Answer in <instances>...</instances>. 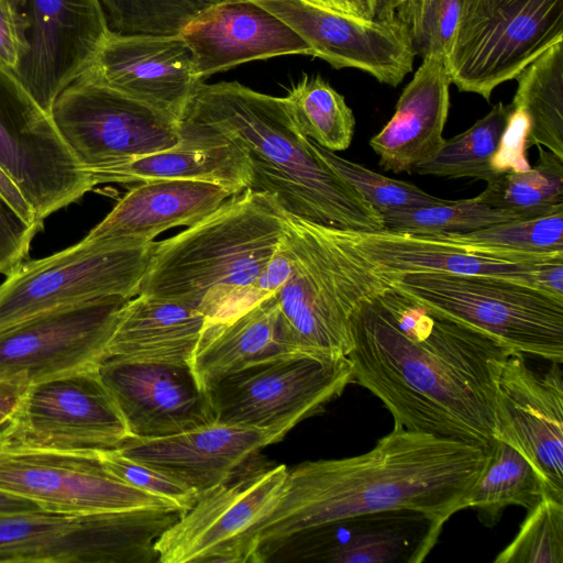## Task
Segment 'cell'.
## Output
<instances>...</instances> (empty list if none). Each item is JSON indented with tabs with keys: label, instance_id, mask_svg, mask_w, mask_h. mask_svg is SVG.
I'll return each instance as SVG.
<instances>
[{
	"label": "cell",
	"instance_id": "1",
	"mask_svg": "<svg viewBox=\"0 0 563 563\" xmlns=\"http://www.w3.org/2000/svg\"><path fill=\"white\" fill-rule=\"evenodd\" d=\"M351 325L354 383L384 404L394 424L489 451L498 439L497 383L514 351L391 285Z\"/></svg>",
	"mask_w": 563,
	"mask_h": 563
},
{
	"label": "cell",
	"instance_id": "2",
	"mask_svg": "<svg viewBox=\"0 0 563 563\" xmlns=\"http://www.w3.org/2000/svg\"><path fill=\"white\" fill-rule=\"evenodd\" d=\"M481 446L394 424L369 451L288 468L276 506L249 533L247 563H264L290 537L338 519L412 509L445 523L486 462Z\"/></svg>",
	"mask_w": 563,
	"mask_h": 563
},
{
	"label": "cell",
	"instance_id": "3",
	"mask_svg": "<svg viewBox=\"0 0 563 563\" xmlns=\"http://www.w3.org/2000/svg\"><path fill=\"white\" fill-rule=\"evenodd\" d=\"M179 125L238 145L251 167L247 189L271 195L288 214L342 230L385 229L382 214L300 131L285 97L238 81H202Z\"/></svg>",
	"mask_w": 563,
	"mask_h": 563
},
{
	"label": "cell",
	"instance_id": "4",
	"mask_svg": "<svg viewBox=\"0 0 563 563\" xmlns=\"http://www.w3.org/2000/svg\"><path fill=\"white\" fill-rule=\"evenodd\" d=\"M286 228V211L271 195L245 189L155 242L139 294L189 306L206 323L231 320L261 301L253 285Z\"/></svg>",
	"mask_w": 563,
	"mask_h": 563
},
{
	"label": "cell",
	"instance_id": "5",
	"mask_svg": "<svg viewBox=\"0 0 563 563\" xmlns=\"http://www.w3.org/2000/svg\"><path fill=\"white\" fill-rule=\"evenodd\" d=\"M286 222L294 268L274 294L282 344L294 353L347 357L353 314L390 283L338 229L287 212Z\"/></svg>",
	"mask_w": 563,
	"mask_h": 563
},
{
	"label": "cell",
	"instance_id": "6",
	"mask_svg": "<svg viewBox=\"0 0 563 563\" xmlns=\"http://www.w3.org/2000/svg\"><path fill=\"white\" fill-rule=\"evenodd\" d=\"M382 274L401 294L514 352L563 363V296L487 275L437 271Z\"/></svg>",
	"mask_w": 563,
	"mask_h": 563
},
{
	"label": "cell",
	"instance_id": "7",
	"mask_svg": "<svg viewBox=\"0 0 563 563\" xmlns=\"http://www.w3.org/2000/svg\"><path fill=\"white\" fill-rule=\"evenodd\" d=\"M184 511L139 509L0 516V563H153L156 542Z\"/></svg>",
	"mask_w": 563,
	"mask_h": 563
},
{
	"label": "cell",
	"instance_id": "8",
	"mask_svg": "<svg viewBox=\"0 0 563 563\" xmlns=\"http://www.w3.org/2000/svg\"><path fill=\"white\" fill-rule=\"evenodd\" d=\"M155 242L84 239L22 262L0 284V330L57 308L139 295Z\"/></svg>",
	"mask_w": 563,
	"mask_h": 563
},
{
	"label": "cell",
	"instance_id": "9",
	"mask_svg": "<svg viewBox=\"0 0 563 563\" xmlns=\"http://www.w3.org/2000/svg\"><path fill=\"white\" fill-rule=\"evenodd\" d=\"M563 42V0H464L445 56L459 90L487 101L500 84Z\"/></svg>",
	"mask_w": 563,
	"mask_h": 563
},
{
	"label": "cell",
	"instance_id": "10",
	"mask_svg": "<svg viewBox=\"0 0 563 563\" xmlns=\"http://www.w3.org/2000/svg\"><path fill=\"white\" fill-rule=\"evenodd\" d=\"M352 383L347 357L280 352L222 378L208 394L214 421L286 435L300 421L322 412Z\"/></svg>",
	"mask_w": 563,
	"mask_h": 563
},
{
	"label": "cell",
	"instance_id": "11",
	"mask_svg": "<svg viewBox=\"0 0 563 563\" xmlns=\"http://www.w3.org/2000/svg\"><path fill=\"white\" fill-rule=\"evenodd\" d=\"M0 168L42 222L95 187L52 115L1 66Z\"/></svg>",
	"mask_w": 563,
	"mask_h": 563
},
{
	"label": "cell",
	"instance_id": "12",
	"mask_svg": "<svg viewBox=\"0 0 563 563\" xmlns=\"http://www.w3.org/2000/svg\"><path fill=\"white\" fill-rule=\"evenodd\" d=\"M288 467L250 462L198 495L157 540L158 563H247L246 539L276 506Z\"/></svg>",
	"mask_w": 563,
	"mask_h": 563
},
{
	"label": "cell",
	"instance_id": "13",
	"mask_svg": "<svg viewBox=\"0 0 563 563\" xmlns=\"http://www.w3.org/2000/svg\"><path fill=\"white\" fill-rule=\"evenodd\" d=\"M51 115L87 172L168 150L180 141L179 121L84 78L60 92Z\"/></svg>",
	"mask_w": 563,
	"mask_h": 563
},
{
	"label": "cell",
	"instance_id": "14",
	"mask_svg": "<svg viewBox=\"0 0 563 563\" xmlns=\"http://www.w3.org/2000/svg\"><path fill=\"white\" fill-rule=\"evenodd\" d=\"M130 438L96 367L27 387L7 449L97 452L118 449Z\"/></svg>",
	"mask_w": 563,
	"mask_h": 563
},
{
	"label": "cell",
	"instance_id": "15",
	"mask_svg": "<svg viewBox=\"0 0 563 563\" xmlns=\"http://www.w3.org/2000/svg\"><path fill=\"white\" fill-rule=\"evenodd\" d=\"M128 300L113 296L62 307L0 330V378L30 387L98 367Z\"/></svg>",
	"mask_w": 563,
	"mask_h": 563
},
{
	"label": "cell",
	"instance_id": "16",
	"mask_svg": "<svg viewBox=\"0 0 563 563\" xmlns=\"http://www.w3.org/2000/svg\"><path fill=\"white\" fill-rule=\"evenodd\" d=\"M0 488L66 514L181 510L113 475L97 452L1 449Z\"/></svg>",
	"mask_w": 563,
	"mask_h": 563
},
{
	"label": "cell",
	"instance_id": "17",
	"mask_svg": "<svg viewBox=\"0 0 563 563\" xmlns=\"http://www.w3.org/2000/svg\"><path fill=\"white\" fill-rule=\"evenodd\" d=\"M380 273L437 271L496 276L563 296V254H520L461 244L443 234L338 229Z\"/></svg>",
	"mask_w": 563,
	"mask_h": 563
},
{
	"label": "cell",
	"instance_id": "18",
	"mask_svg": "<svg viewBox=\"0 0 563 563\" xmlns=\"http://www.w3.org/2000/svg\"><path fill=\"white\" fill-rule=\"evenodd\" d=\"M552 362L547 371L529 366L525 354L511 352L496 389L498 439L521 453L541 477L545 496L563 501V372Z\"/></svg>",
	"mask_w": 563,
	"mask_h": 563
},
{
	"label": "cell",
	"instance_id": "19",
	"mask_svg": "<svg viewBox=\"0 0 563 563\" xmlns=\"http://www.w3.org/2000/svg\"><path fill=\"white\" fill-rule=\"evenodd\" d=\"M443 525L412 509L355 515L290 537L265 562L421 563L437 544Z\"/></svg>",
	"mask_w": 563,
	"mask_h": 563
},
{
	"label": "cell",
	"instance_id": "20",
	"mask_svg": "<svg viewBox=\"0 0 563 563\" xmlns=\"http://www.w3.org/2000/svg\"><path fill=\"white\" fill-rule=\"evenodd\" d=\"M276 15L312 49L340 69L352 67L396 87L412 70L415 53L395 16L363 20L305 0H252Z\"/></svg>",
	"mask_w": 563,
	"mask_h": 563
},
{
	"label": "cell",
	"instance_id": "21",
	"mask_svg": "<svg viewBox=\"0 0 563 563\" xmlns=\"http://www.w3.org/2000/svg\"><path fill=\"white\" fill-rule=\"evenodd\" d=\"M30 49L16 77L51 114L60 92L93 64L109 37L98 0H25Z\"/></svg>",
	"mask_w": 563,
	"mask_h": 563
},
{
	"label": "cell",
	"instance_id": "22",
	"mask_svg": "<svg viewBox=\"0 0 563 563\" xmlns=\"http://www.w3.org/2000/svg\"><path fill=\"white\" fill-rule=\"evenodd\" d=\"M97 371L131 438L170 435L214 421L209 394L189 364L103 358Z\"/></svg>",
	"mask_w": 563,
	"mask_h": 563
},
{
	"label": "cell",
	"instance_id": "23",
	"mask_svg": "<svg viewBox=\"0 0 563 563\" xmlns=\"http://www.w3.org/2000/svg\"><path fill=\"white\" fill-rule=\"evenodd\" d=\"M84 78L147 104L179 121L202 80L181 35H109Z\"/></svg>",
	"mask_w": 563,
	"mask_h": 563
},
{
	"label": "cell",
	"instance_id": "24",
	"mask_svg": "<svg viewBox=\"0 0 563 563\" xmlns=\"http://www.w3.org/2000/svg\"><path fill=\"white\" fill-rule=\"evenodd\" d=\"M284 437L273 429L212 421L170 435L130 438L118 450L199 495L231 478L263 448Z\"/></svg>",
	"mask_w": 563,
	"mask_h": 563
},
{
	"label": "cell",
	"instance_id": "25",
	"mask_svg": "<svg viewBox=\"0 0 563 563\" xmlns=\"http://www.w3.org/2000/svg\"><path fill=\"white\" fill-rule=\"evenodd\" d=\"M202 80L240 64L280 55H313L285 22L252 0H222L180 34Z\"/></svg>",
	"mask_w": 563,
	"mask_h": 563
},
{
	"label": "cell",
	"instance_id": "26",
	"mask_svg": "<svg viewBox=\"0 0 563 563\" xmlns=\"http://www.w3.org/2000/svg\"><path fill=\"white\" fill-rule=\"evenodd\" d=\"M450 85L445 58H423L402 90L391 119L369 140L385 170L410 174L441 147L450 109Z\"/></svg>",
	"mask_w": 563,
	"mask_h": 563
},
{
	"label": "cell",
	"instance_id": "27",
	"mask_svg": "<svg viewBox=\"0 0 563 563\" xmlns=\"http://www.w3.org/2000/svg\"><path fill=\"white\" fill-rule=\"evenodd\" d=\"M233 194L207 181L157 179L128 191L86 239L153 242L162 232L190 227L217 210Z\"/></svg>",
	"mask_w": 563,
	"mask_h": 563
},
{
	"label": "cell",
	"instance_id": "28",
	"mask_svg": "<svg viewBox=\"0 0 563 563\" xmlns=\"http://www.w3.org/2000/svg\"><path fill=\"white\" fill-rule=\"evenodd\" d=\"M88 173L93 186L157 179L200 180L220 185L236 195L251 184L249 161L238 145L184 128H180L179 143L172 148Z\"/></svg>",
	"mask_w": 563,
	"mask_h": 563
},
{
	"label": "cell",
	"instance_id": "29",
	"mask_svg": "<svg viewBox=\"0 0 563 563\" xmlns=\"http://www.w3.org/2000/svg\"><path fill=\"white\" fill-rule=\"evenodd\" d=\"M206 321L189 306L139 294L119 310L104 358L190 365Z\"/></svg>",
	"mask_w": 563,
	"mask_h": 563
},
{
	"label": "cell",
	"instance_id": "30",
	"mask_svg": "<svg viewBox=\"0 0 563 563\" xmlns=\"http://www.w3.org/2000/svg\"><path fill=\"white\" fill-rule=\"evenodd\" d=\"M280 352L289 351L279 338L278 303L273 294L231 320L206 323L190 367L208 391L222 378Z\"/></svg>",
	"mask_w": 563,
	"mask_h": 563
},
{
	"label": "cell",
	"instance_id": "31",
	"mask_svg": "<svg viewBox=\"0 0 563 563\" xmlns=\"http://www.w3.org/2000/svg\"><path fill=\"white\" fill-rule=\"evenodd\" d=\"M545 496L543 482L530 462L503 440L492 444L484 467L462 500V510L473 508L479 521L496 526L505 509L528 510Z\"/></svg>",
	"mask_w": 563,
	"mask_h": 563
},
{
	"label": "cell",
	"instance_id": "32",
	"mask_svg": "<svg viewBox=\"0 0 563 563\" xmlns=\"http://www.w3.org/2000/svg\"><path fill=\"white\" fill-rule=\"evenodd\" d=\"M516 79L511 106L527 119V148L541 145L563 158V42L549 47Z\"/></svg>",
	"mask_w": 563,
	"mask_h": 563
},
{
	"label": "cell",
	"instance_id": "33",
	"mask_svg": "<svg viewBox=\"0 0 563 563\" xmlns=\"http://www.w3.org/2000/svg\"><path fill=\"white\" fill-rule=\"evenodd\" d=\"M514 112L498 102L466 131L444 140L441 147L417 165L412 173L449 178H474L487 183L500 176L494 167L503 135Z\"/></svg>",
	"mask_w": 563,
	"mask_h": 563
},
{
	"label": "cell",
	"instance_id": "34",
	"mask_svg": "<svg viewBox=\"0 0 563 563\" xmlns=\"http://www.w3.org/2000/svg\"><path fill=\"white\" fill-rule=\"evenodd\" d=\"M534 167L509 172L487 183L476 198L520 218L543 217L563 208V158L537 145Z\"/></svg>",
	"mask_w": 563,
	"mask_h": 563
},
{
	"label": "cell",
	"instance_id": "35",
	"mask_svg": "<svg viewBox=\"0 0 563 563\" xmlns=\"http://www.w3.org/2000/svg\"><path fill=\"white\" fill-rule=\"evenodd\" d=\"M300 131L321 147L346 150L353 139L355 119L345 99L320 76L303 77L285 97Z\"/></svg>",
	"mask_w": 563,
	"mask_h": 563
},
{
	"label": "cell",
	"instance_id": "36",
	"mask_svg": "<svg viewBox=\"0 0 563 563\" xmlns=\"http://www.w3.org/2000/svg\"><path fill=\"white\" fill-rule=\"evenodd\" d=\"M110 35H180L200 14L222 0H98Z\"/></svg>",
	"mask_w": 563,
	"mask_h": 563
},
{
	"label": "cell",
	"instance_id": "37",
	"mask_svg": "<svg viewBox=\"0 0 563 563\" xmlns=\"http://www.w3.org/2000/svg\"><path fill=\"white\" fill-rule=\"evenodd\" d=\"M385 229L421 234L467 233L518 219L516 213L490 207L477 198L445 200L382 214Z\"/></svg>",
	"mask_w": 563,
	"mask_h": 563
},
{
	"label": "cell",
	"instance_id": "38",
	"mask_svg": "<svg viewBox=\"0 0 563 563\" xmlns=\"http://www.w3.org/2000/svg\"><path fill=\"white\" fill-rule=\"evenodd\" d=\"M461 244L520 254H563V208L543 217L518 218L467 233L443 234Z\"/></svg>",
	"mask_w": 563,
	"mask_h": 563
},
{
	"label": "cell",
	"instance_id": "39",
	"mask_svg": "<svg viewBox=\"0 0 563 563\" xmlns=\"http://www.w3.org/2000/svg\"><path fill=\"white\" fill-rule=\"evenodd\" d=\"M494 562L563 563V501L543 496Z\"/></svg>",
	"mask_w": 563,
	"mask_h": 563
},
{
	"label": "cell",
	"instance_id": "40",
	"mask_svg": "<svg viewBox=\"0 0 563 563\" xmlns=\"http://www.w3.org/2000/svg\"><path fill=\"white\" fill-rule=\"evenodd\" d=\"M314 145L319 155L380 214L443 201L413 184L389 178Z\"/></svg>",
	"mask_w": 563,
	"mask_h": 563
},
{
	"label": "cell",
	"instance_id": "41",
	"mask_svg": "<svg viewBox=\"0 0 563 563\" xmlns=\"http://www.w3.org/2000/svg\"><path fill=\"white\" fill-rule=\"evenodd\" d=\"M464 0H405L396 18L405 26L415 55L444 57L453 42Z\"/></svg>",
	"mask_w": 563,
	"mask_h": 563
},
{
	"label": "cell",
	"instance_id": "42",
	"mask_svg": "<svg viewBox=\"0 0 563 563\" xmlns=\"http://www.w3.org/2000/svg\"><path fill=\"white\" fill-rule=\"evenodd\" d=\"M42 229L43 222L0 168V274L8 275L25 260Z\"/></svg>",
	"mask_w": 563,
	"mask_h": 563
},
{
	"label": "cell",
	"instance_id": "43",
	"mask_svg": "<svg viewBox=\"0 0 563 563\" xmlns=\"http://www.w3.org/2000/svg\"><path fill=\"white\" fill-rule=\"evenodd\" d=\"M102 465L128 484L189 509L198 494L156 468L123 455L118 449L97 451Z\"/></svg>",
	"mask_w": 563,
	"mask_h": 563
},
{
	"label": "cell",
	"instance_id": "44",
	"mask_svg": "<svg viewBox=\"0 0 563 563\" xmlns=\"http://www.w3.org/2000/svg\"><path fill=\"white\" fill-rule=\"evenodd\" d=\"M25 0H0V66L16 76L30 43Z\"/></svg>",
	"mask_w": 563,
	"mask_h": 563
},
{
	"label": "cell",
	"instance_id": "45",
	"mask_svg": "<svg viewBox=\"0 0 563 563\" xmlns=\"http://www.w3.org/2000/svg\"><path fill=\"white\" fill-rule=\"evenodd\" d=\"M527 133V119L522 113L514 110L494 159V167L500 175L509 172H522L531 167L525 154Z\"/></svg>",
	"mask_w": 563,
	"mask_h": 563
},
{
	"label": "cell",
	"instance_id": "46",
	"mask_svg": "<svg viewBox=\"0 0 563 563\" xmlns=\"http://www.w3.org/2000/svg\"><path fill=\"white\" fill-rule=\"evenodd\" d=\"M294 268V255L284 234L278 247L256 278L253 289L260 300L275 294L289 278Z\"/></svg>",
	"mask_w": 563,
	"mask_h": 563
},
{
	"label": "cell",
	"instance_id": "47",
	"mask_svg": "<svg viewBox=\"0 0 563 563\" xmlns=\"http://www.w3.org/2000/svg\"><path fill=\"white\" fill-rule=\"evenodd\" d=\"M27 387L0 378V430L12 426Z\"/></svg>",
	"mask_w": 563,
	"mask_h": 563
},
{
	"label": "cell",
	"instance_id": "48",
	"mask_svg": "<svg viewBox=\"0 0 563 563\" xmlns=\"http://www.w3.org/2000/svg\"><path fill=\"white\" fill-rule=\"evenodd\" d=\"M363 20H375L372 0H305Z\"/></svg>",
	"mask_w": 563,
	"mask_h": 563
},
{
	"label": "cell",
	"instance_id": "49",
	"mask_svg": "<svg viewBox=\"0 0 563 563\" xmlns=\"http://www.w3.org/2000/svg\"><path fill=\"white\" fill-rule=\"evenodd\" d=\"M40 509L35 501L0 488V516Z\"/></svg>",
	"mask_w": 563,
	"mask_h": 563
},
{
	"label": "cell",
	"instance_id": "50",
	"mask_svg": "<svg viewBox=\"0 0 563 563\" xmlns=\"http://www.w3.org/2000/svg\"><path fill=\"white\" fill-rule=\"evenodd\" d=\"M375 20L395 18L396 9L405 0H372Z\"/></svg>",
	"mask_w": 563,
	"mask_h": 563
},
{
	"label": "cell",
	"instance_id": "51",
	"mask_svg": "<svg viewBox=\"0 0 563 563\" xmlns=\"http://www.w3.org/2000/svg\"><path fill=\"white\" fill-rule=\"evenodd\" d=\"M12 427L13 423L12 426L0 430V450L9 448Z\"/></svg>",
	"mask_w": 563,
	"mask_h": 563
}]
</instances>
